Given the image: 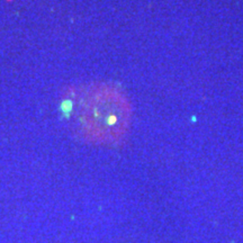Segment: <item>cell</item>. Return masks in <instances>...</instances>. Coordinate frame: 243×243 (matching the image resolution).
<instances>
[{"mask_svg": "<svg viewBox=\"0 0 243 243\" xmlns=\"http://www.w3.org/2000/svg\"><path fill=\"white\" fill-rule=\"evenodd\" d=\"M75 125L86 139L97 143L115 142L124 136L131 125L132 108L127 97L117 88L97 84L79 94L75 101Z\"/></svg>", "mask_w": 243, "mask_h": 243, "instance_id": "cell-1", "label": "cell"}]
</instances>
